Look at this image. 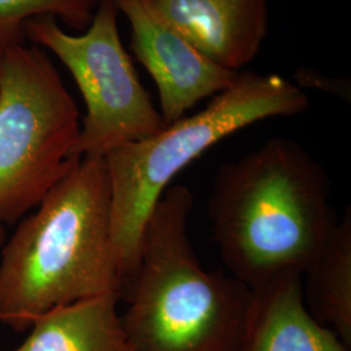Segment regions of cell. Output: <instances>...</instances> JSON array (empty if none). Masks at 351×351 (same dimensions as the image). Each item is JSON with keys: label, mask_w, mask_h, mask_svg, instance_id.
<instances>
[{"label": "cell", "mask_w": 351, "mask_h": 351, "mask_svg": "<svg viewBox=\"0 0 351 351\" xmlns=\"http://www.w3.org/2000/svg\"><path fill=\"white\" fill-rule=\"evenodd\" d=\"M326 168L293 139H268L220 167L208 199L215 243L249 288L303 275L339 221Z\"/></svg>", "instance_id": "cell-1"}, {"label": "cell", "mask_w": 351, "mask_h": 351, "mask_svg": "<svg viewBox=\"0 0 351 351\" xmlns=\"http://www.w3.org/2000/svg\"><path fill=\"white\" fill-rule=\"evenodd\" d=\"M0 251V324L16 332L58 307L121 298L104 158H80Z\"/></svg>", "instance_id": "cell-2"}, {"label": "cell", "mask_w": 351, "mask_h": 351, "mask_svg": "<svg viewBox=\"0 0 351 351\" xmlns=\"http://www.w3.org/2000/svg\"><path fill=\"white\" fill-rule=\"evenodd\" d=\"M194 195L167 189L143 229L121 316L134 351H239L252 290L202 267L189 237Z\"/></svg>", "instance_id": "cell-3"}, {"label": "cell", "mask_w": 351, "mask_h": 351, "mask_svg": "<svg viewBox=\"0 0 351 351\" xmlns=\"http://www.w3.org/2000/svg\"><path fill=\"white\" fill-rule=\"evenodd\" d=\"M308 108L306 93L278 75L241 71L230 88L195 114L104 155L111 193L113 250L124 284L138 261L145 226L171 181L213 145L269 117Z\"/></svg>", "instance_id": "cell-4"}, {"label": "cell", "mask_w": 351, "mask_h": 351, "mask_svg": "<svg viewBox=\"0 0 351 351\" xmlns=\"http://www.w3.org/2000/svg\"><path fill=\"white\" fill-rule=\"evenodd\" d=\"M80 111L49 53L17 45L0 56V226L20 221L80 159Z\"/></svg>", "instance_id": "cell-5"}, {"label": "cell", "mask_w": 351, "mask_h": 351, "mask_svg": "<svg viewBox=\"0 0 351 351\" xmlns=\"http://www.w3.org/2000/svg\"><path fill=\"white\" fill-rule=\"evenodd\" d=\"M117 17L114 1L101 0L81 34L65 32L50 17L25 26L26 39L60 60L85 101L86 114L73 150L78 158L104 156L165 126L123 45Z\"/></svg>", "instance_id": "cell-6"}, {"label": "cell", "mask_w": 351, "mask_h": 351, "mask_svg": "<svg viewBox=\"0 0 351 351\" xmlns=\"http://www.w3.org/2000/svg\"><path fill=\"white\" fill-rule=\"evenodd\" d=\"M132 29V50L150 73L164 124L186 116L199 101L230 88L239 72L223 68L171 27L156 21L139 0H113Z\"/></svg>", "instance_id": "cell-7"}, {"label": "cell", "mask_w": 351, "mask_h": 351, "mask_svg": "<svg viewBox=\"0 0 351 351\" xmlns=\"http://www.w3.org/2000/svg\"><path fill=\"white\" fill-rule=\"evenodd\" d=\"M223 68L239 72L250 64L268 32V0H139Z\"/></svg>", "instance_id": "cell-8"}, {"label": "cell", "mask_w": 351, "mask_h": 351, "mask_svg": "<svg viewBox=\"0 0 351 351\" xmlns=\"http://www.w3.org/2000/svg\"><path fill=\"white\" fill-rule=\"evenodd\" d=\"M239 351H350L337 333L307 310L302 275L277 277L252 289Z\"/></svg>", "instance_id": "cell-9"}, {"label": "cell", "mask_w": 351, "mask_h": 351, "mask_svg": "<svg viewBox=\"0 0 351 351\" xmlns=\"http://www.w3.org/2000/svg\"><path fill=\"white\" fill-rule=\"evenodd\" d=\"M119 300L103 295L51 310L10 351H134L117 311Z\"/></svg>", "instance_id": "cell-10"}, {"label": "cell", "mask_w": 351, "mask_h": 351, "mask_svg": "<svg viewBox=\"0 0 351 351\" xmlns=\"http://www.w3.org/2000/svg\"><path fill=\"white\" fill-rule=\"evenodd\" d=\"M302 291L310 314L351 348L350 207L303 272Z\"/></svg>", "instance_id": "cell-11"}, {"label": "cell", "mask_w": 351, "mask_h": 351, "mask_svg": "<svg viewBox=\"0 0 351 351\" xmlns=\"http://www.w3.org/2000/svg\"><path fill=\"white\" fill-rule=\"evenodd\" d=\"M101 0H0V56L25 43L27 23L50 17L69 29L84 32Z\"/></svg>", "instance_id": "cell-12"}, {"label": "cell", "mask_w": 351, "mask_h": 351, "mask_svg": "<svg viewBox=\"0 0 351 351\" xmlns=\"http://www.w3.org/2000/svg\"><path fill=\"white\" fill-rule=\"evenodd\" d=\"M5 242V226H0V250Z\"/></svg>", "instance_id": "cell-13"}]
</instances>
